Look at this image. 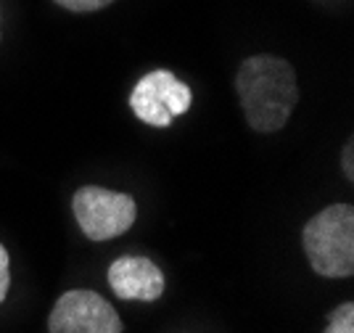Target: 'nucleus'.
Segmentation results:
<instances>
[{
    "label": "nucleus",
    "instance_id": "nucleus-1",
    "mask_svg": "<svg viewBox=\"0 0 354 333\" xmlns=\"http://www.w3.org/2000/svg\"><path fill=\"white\" fill-rule=\"evenodd\" d=\"M236 93L254 132H278L299 103L294 66L278 56H251L236 74Z\"/></svg>",
    "mask_w": 354,
    "mask_h": 333
},
{
    "label": "nucleus",
    "instance_id": "nucleus-2",
    "mask_svg": "<svg viewBox=\"0 0 354 333\" xmlns=\"http://www.w3.org/2000/svg\"><path fill=\"white\" fill-rule=\"evenodd\" d=\"M301 246L310 267L323 278H349L354 273V209L333 204L304 225Z\"/></svg>",
    "mask_w": 354,
    "mask_h": 333
},
{
    "label": "nucleus",
    "instance_id": "nucleus-3",
    "mask_svg": "<svg viewBox=\"0 0 354 333\" xmlns=\"http://www.w3.org/2000/svg\"><path fill=\"white\" fill-rule=\"evenodd\" d=\"M74 219L90 241H111L135 225L138 206L130 193L85 186L72 199Z\"/></svg>",
    "mask_w": 354,
    "mask_h": 333
},
{
    "label": "nucleus",
    "instance_id": "nucleus-4",
    "mask_svg": "<svg viewBox=\"0 0 354 333\" xmlns=\"http://www.w3.org/2000/svg\"><path fill=\"white\" fill-rule=\"evenodd\" d=\"M193 103V93L169 69H153L138 80L130 93L133 114L151 127H169Z\"/></svg>",
    "mask_w": 354,
    "mask_h": 333
},
{
    "label": "nucleus",
    "instance_id": "nucleus-5",
    "mask_svg": "<svg viewBox=\"0 0 354 333\" xmlns=\"http://www.w3.org/2000/svg\"><path fill=\"white\" fill-rule=\"evenodd\" d=\"M50 333H122V318L111 302L88 289L61 294L48 318Z\"/></svg>",
    "mask_w": 354,
    "mask_h": 333
},
{
    "label": "nucleus",
    "instance_id": "nucleus-6",
    "mask_svg": "<svg viewBox=\"0 0 354 333\" xmlns=\"http://www.w3.org/2000/svg\"><path fill=\"white\" fill-rule=\"evenodd\" d=\"M109 286L124 302H156L164 294V273L148 257H119L109 267Z\"/></svg>",
    "mask_w": 354,
    "mask_h": 333
},
{
    "label": "nucleus",
    "instance_id": "nucleus-7",
    "mask_svg": "<svg viewBox=\"0 0 354 333\" xmlns=\"http://www.w3.org/2000/svg\"><path fill=\"white\" fill-rule=\"evenodd\" d=\"M325 333H354V305L352 302L339 305L333 312H330Z\"/></svg>",
    "mask_w": 354,
    "mask_h": 333
},
{
    "label": "nucleus",
    "instance_id": "nucleus-8",
    "mask_svg": "<svg viewBox=\"0 0 354 333\" xmlns=\"http://www.w3.org/2000/svg\"><path fill=\"white\" fill-rule=\"evenodd\" d=\"M53 3L61 6L64 11H72V14H93V11L109 8L114 0H53Z\"/></svg>",
    "mask_w": 354,
    "mask_h": 333
},
{
    "label": "nucleus",
    "instance_id": "nucleus-9",
    "mask_svg": "<svg viewBox=\"0 0 354 333\" xmlns=\"http://www.w3.org/2000/svg\"><path fill=\"white\" fill-rule=\"evenodd\" d=\"M8 264H11L8 251L0 244V302L8 296V289H11V270H8Z\"/></svg>",
    "mask_w": 354,
    "mask_h": 333
},
{
    "label": "nucleus",
    "instance_id": "nucleus-10",
    "mask_svg": "<svg viewBox=\"0 0 354 333\" xmlns=\"http://www.w3.org/2000/svg\"><path fill=\"white\" fill-rule=\"evenodd\" d=\"M341 161H344V174H346V180H352V177H354V167H352V141H346V145H344V151H341Z\"/></svg>",
    "mask_w": 354,
    "mask_h": 333
}]
</instances>
